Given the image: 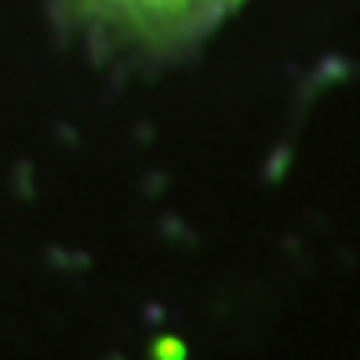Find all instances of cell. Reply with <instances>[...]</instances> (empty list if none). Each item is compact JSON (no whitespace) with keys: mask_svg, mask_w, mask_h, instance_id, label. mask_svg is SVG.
I'll list each match as a JSON object with an SVG mask.
<instances>
[{"mask_svg":"<svg viewBox=\"0 0 360 360\" xmlns=\"http://www.w3.org/2000/svg\"><path fill=\"white\" fill-rule=\"evenodd\" d=\"M70 4L120 37L179 40L211 26L237 0H70Z\"/></svg>","mask_w":360,"mask_h":360,"instance_id":"6da1fadb","label":"cell"}]
</instances>
